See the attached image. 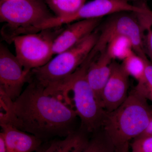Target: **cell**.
Masks as SVG:
<instances>
[{
  "label": "cell",
  "mask_w": 152,
  "mask_h": 152,
  "mask_svg": "<svg viewBox=\"0 0 152 152\" xmlns=\"http://www.w3.org/2000/svg\"><path fill=\"white\" fill-rule=\"evenodd\" d=\"M0 152H7L4 138L2 133H0Z\"/></svg>",
  "instance_id": "obj_24"
},
{
  "label": "cell",
  "mask_w": 152,
  "mask_h": 152,
  "mask_svg": "<svg viewBox=\"0 0 152 152\" xmlns=\"http://www.w3.org/2000/svg\"><path fill=\"white\" fill-rule=\"evenodd\" d=\"M145 78L146 84L152 89V63L148 60L146 61Z\"/></svg>",
  "instance_id": "obj_21"
},
{
  "label": "cell",
  "mask_w": 152,
  "mask_h": 152,
  "mask_svg": "<svg viewBox=\"0 0 152 152\" xmlns=\"http://www.w3.org/2000/svg\"><path fill=\"white\" fill-rule=\"evenodd\" d=\"M97 132L89 141L84 152H116L113 144L102 131Z\"/></svg>",
  "instance_id": "obj_18"
},
{
  "label": "cell",
  "mask_w": 152,
  "mask_h": 152,
  "mask_svg": "<svg viewBox=\"0 0 152 152\" xmlns=\"http://www.w3.org/2000/svg\"><path fill=\"white\" fill-rule=\"evenodd\" d=\"M99 26L97 41L89 54L91 58H94L106 49L113 38L124 36L130 40L137 55L148 59L144 48L143 28L136 13L124 12L113 14L108 16Z\"/></svg>",
  "instance_id": "obj_6"
},
{
  "label": "cell",
  "mask_w": 152,
  "mask_h": 152,
  "mask_svg": "<svg viewBox=\"0 0 152 152\" xmlns=\"http://www.w3.org/2000/svg\"><path fill=\"white\" fill-rule=\"evenodd\" d=\"M53 29L19 35L11 39L16 57L26 69L32 71L40 67L52 59L54 41L62 31H53Z\"/></svg>",
  "instance_id": "obj_7"
},
{
  "label": "cell",
  "mask_w": 152,
  "mask_h": 152,
  "mask_svg": "<svg viewBox=\"0 0 152 152\" xmlns=\"http://www.w3.org/2000/svg\"><path fill=\"white\" fill-rule=\"evenodd\" d=\"M89 141L86 132L80 130L63 140L52 141L42 149L43 152H84Z\"/></svg>",
  "instance_id": "obj_14"
},
{
  "label": "cell",
  "mask_w": 152,
  "mask_h": 152,
  "mask_svg": "<svg viewBox=\"0 0 152 152\" xmlns=\"http://www.w3.org/2000/svg\"><path fill=\"white\" fill-rule=\"evenodd\" d=\"M7 152H34L41 148L42 140L13 125L0 124Z\"/></svg>",
  "instance_id": "obj_13"
},
{
  "label": "cell",
  "mask_w": 152,
  "mask_h": 152,
  "mask_svg": "<svg viewBox=\"0 0 152 152\" xmlns=\"http://www.w3.org/2000/svg\"><path fill=\"white\" fill-rule=\"evenodd\" d=\"M141 21L144 31H146L144 35L145 52L152 63V12L144 15Z\"/></svg>",
  "instance_id": "obj_19"
},
{
  "label": "cell",
  "mask_w": 152,
  "mask_h": 152,
  "mask_svg": "<svg viewBox=\"0 0 152 152\" xmlns=\"http://www.w3.org/2000/svg\"><path fill=\"white\" fill-rule=\"evenodd\" d=\"M91 62L87 58L72 75L49 87L47 91L48 94L58 98L65 94H72L68 105L71 107L73 102L74 111L80 119V130L90 133L96 132L102 128L107 114L87 79V71Z\"/></svg>",
  "instance_id": "obj_3"
},
{
  "label": "cell",
  "mask_w": 152,
  "mask_h": 152,
  "mask_svg": "<svg viewBox=\"0 0 152 152\" xmlns=\"http://www.w3.org/2000/svg\"><path fill=\"white\" fill-rule=\"evenodd\" d=\"M106 49L113 60L122 61L134 51L130 40L124 36H117L113 38Z\"/></svg>",
  "instance_id": "obj_16"
},
{
  "label": "cell",
  "mask_w": 152,
  "mask_h": 152,
  "mask_svg": "<svg viewBox=\"0 0 152 152\" xmlns=\"http://www.w3.org/2000/svg\"><path fill=\"white\" fill-rule=\"evenodd\" d=\"M31 71L26 69L8 48L0 47V89L15 101L22 93V88L30 81Z\"/></svg>",
  "instance_id": "obj_9"
},
{
  "label": "cell",
  "mask_w": 152,
  "mask_h": 152,
  "mask_svg": "<svg viewBox=\"0 0 152 152\" xmlns=\"http://www.w3.org/2000/svg\"><path fill=\"white\" fill-rule=\"evenodd\" d=\"M147 6L142 3L139 6L132 4L129 0H93L86 3L75 13L67 16L53 17L44 24L45 28L60 27L81 20L102 18L121 12H127L139 13L143 12Z\"/></svg>",
  "instance_id": "obj_8"
},
{
  "label": "cell",
  "mask_w": 152,
  "mask_h": 152,
  "mask_svg": "<svg viewBox=\"0 0 152 152\" xmlns=\"http://www.w3.org/2000/svg\"><path fill=\"white\" fill-rule=\"evenodd\" d=\"M99 54L98 58H94L89 65L86 77L101 104V95L110 77L111 72V64L113 60L106 48Z\"/></svg>",
  "instance_id": "obj_12"
},
{
  "label": "cell",
  "mask_w": 152,
  "mask_h": 152,
  "mask_svg": "<svg viewBox=\"0 0 152 152\" xmlns=\"http://www.w3.org/2000/svg\"><path fill=\"white\" fill-rule=\"evenodd\" d=\"M148 60L144 59L133 51L123 60L121 64L129 76L136 79L138 83H145V69L146 61Z\"/></svg>",
  "instance_id": "obj_15"
},
{
  "label": "cell",
  "mask_w": 152,
  "mask_h": 152,
  "mask_svg": "<svg viewBox=\"0 0 152 152\" xmlns=\"http://www.w3.org/2000/svg\"><path fill=\"white\" fill-rule=\"evenodd\" d=\"M147 1V0H144V1Z\"/></svg>",
  "instance_id": "obj_26"
},
{
  "label": "cell",
  "mask_w": 152,
  "mask_h": 152,
  "mask_svg": "<svg viewBox=\"0 0 152 152\" xmlns=\"http://www.w3.org/2000/svg\"><path fill=\"white\" fill-rule=\"evenodd\" d=\"M152 137V118L150 120L145 130L137 137Z\"/></svg>",
  "instance_id": "obj_23"
},
{
  "label": "cell",
  "mask_w": 152,
  "mask_h": 152,
  "mask_svg": "<svg viewBox=\"0 0 152 152\" xmlns=\"http://www.w3.org/2000/svg\"><path fill=\"white\" fill-rule=\"evenodd\" d=\"M137 87L142 92L147 99H149L152 102V89L148 87L146 83L138 84Z\"/></svg>",
  "instance_id": "obj_22"
},
{
  "label": "cell",
  "mask_w": 152,
  "mask_h": 152,
  "mask_svg": "<svg viewBox=\"0 0 152 152\" xmlns=\"http://www.w3.org/2000/svg\"><path fill=\"white\" fill-rule=\"evenodd\" d=\"M11 124L43 140L65 137L75 132V112L56 97L45 92L39 83L31 81L14 101Z\"/></svg>",
  "instance_id": "obj_1"
},
{
  "label": "cell",
  "mask_w": 152,
  "mask_h": 152,
  "mask_svg": "<svg viewBox=\"0 0 152 152\" xmlns=\"http://www.w3.org/2000/svg\"><path fill=\"white\" fill-rule=\"evenodd\" d=\"M36 152H43V150L42 147H41V148Z\"/></svg>",
  "instance_id": "obj_25"
},
{
  "label": "cell",
  "mask_w": 152,
  "mask_h": 152,
  "mask_svg": "<svg viewBox=\"0 0 152 152\" xmlns=\"http://www.w3.org/2000/svg\"><path fill=\"white\" fill-rule=\"evenodd\" d=\"M102 19H87L69 24L54 41V55L58 54L74 46L90 35L99 26Z\"/></svg>",
  "instance_id": "obj_11"
},
{
  "label": "cell",
  "mask_w": 152,
  "mask_h": 152,
  "mask_svg": "<svg viewBox=\"0 0 152 152\" xmlns=\"http://www.w3.org/2000/svg\"><path fill=\"white\" fill-rule=\"evenodd\" d=\"M143 93L135 88L118 108L107 113L102 131L116 152H129L131 140L139 137L152 118V109Z\"/></svg>",
  "instance_id": "obj_2"
},
{
  "label": "cell",
  "mask_w": 152,
  "mask_h": 152,
  "mask_svg": "<svg viewBox=\"0 0 152 152\" xmlns=\"http://www.w3.org/2000/svg\"><path fill=\"white\" fill-rule=\"evenodd\" d=\"M53 17L42 0H1L0 20L6 23L2 32L10 41L15 36L32 33Z\"/></svg>",
  "instance_id": "obj_5"
},
{
  "label": "cell",
  "mask_w": 152,
  "mask_h": 152,
  "mask_svg": "<svg viewBox=\"0 0 152 152\" xmlns=\"http://www.w3.org/2000/svg\"><path fill=\"white\" fill-rule=\"evenodd\" d=\"M87 0H45L56 17H63L72 15L85 4Z\"/></svg>",
  "instance_id": "obj_17"
},
{
  "label": "cell",
  "mask_w": 152,
  "mask_h": 152,
  "mask_svg": "<svg viewBox=\"0 0 152 152\" xmlns=\"http://www.w3.org/2000/svg\"><path fill=\"white\" fill-rule=\"evenodd\" d=\"M99 35L97 29L79 43L56 55L45 65L32 70L31 75L34 80L45 88L64 81L86 61Z\"/></svg>",
  "instance_id": "obj_4"
},
{
  "label": "cell",
  "mask_w": 152,
  "mask_h": 152,
  "mask_svg": "<svg viewBox=\"0 0 152 152\" xmlns=\"http://www.w3.org/2000/svg\"><path fill=\"white\" fill-rule=\"evenodd\" d=\"M131 145L130 152H152V137L136 138Z\"/></svg>",
  "instance_id": "obj_20"
},
{
  "label": "cell",
  "mask_w": 152,
  "mask_h": 152,
  "mask_svg": "<svg viewBox=\"0 0 152 152\" xmlns=\"http://www.w3.org/2000/svg\"><path fill=\"white\" fill-rule=\"evenodd\" d=\"M129 77L122 64L113 61L110 77L101 97V105L107 113L118 108L127 97Z\"/></svg>",
  "instance_id": "obj_10"
}]
</instances>
